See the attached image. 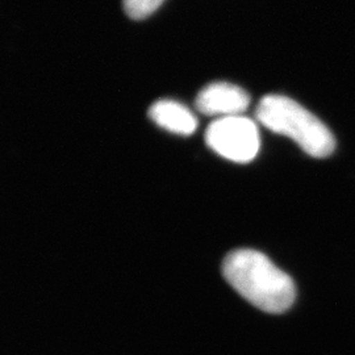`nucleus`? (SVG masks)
I'll return each mask as SVG.
<instances>
[{"mask_svg": "<svg viewBox=\"0 0 355 355\" xmlns=\"http://www.w3.org/2000/svg\"><path fill=\"white\" fill-rule=\"evenodd\" d=\"M223 274L242 297L267 313H283L295 302L296 288L291 277L257 250L239 249L229 253Z\"/></svg>", "mask_w": 355, "mask_h": 355, "instance_id": "nucleus-1", "label": "nucleus"}, {"mask_svg": "<svg viewBox=\"0 0 355 355\" xmlns=\"http://www.w3.org/2000/svg\"><path fill=\"white\" fill-rule=\"evenodd\" d=\"M255 117L263 127L290 137L315 158H327L336 149V139L329 128L287 96L266 95L258 103Z\"/></svg>", "mask_w": 355, "mask_h": 355, "instance_id": "nucleus-2", "label": "nucleus"}, {"mask_svg": "<svg viewBox=\"0 0 355 355\" xmlns=\"http://www.w3.org/2000/svg\"><path fill=\"white\" fill-rule=\"evenodd\" d=\"M207 145L229 161L246 164L259 152V133L253 120L242 114L216 119L205 130Z\"/></svg>", "mask_w": 355, "mask_h": 355, "instance_id": "nucleus-3", "label": "nucleus"}, {"mask_svg": "<svg viewBox=\"0 0 355 355\" xmlns=\"http://www.w3.org/2000/svg\"><path fill=\"white\" fill-rule=\"evenodd\" d=\"M249 104V94L241 87L227 82H215L205 86L195 101L199 112L205 116H217L218 119L242 114Z\"/></svg>", "mask_w": 355, "mask_h": 355, "instance_id": "nucleus-4", "label": "nucleus"}, {"mask_svg": "<svg viewBox=\"0 0 355 355\" xmlns=\"http://www.w3.org/2000/svg\"><path fill=\"white\" fill-rule=\"evenodd\" d=\"M149 117L158 127L182 136H190L198 128L196 117L186 105L168 99L154 103Z\"/></svg>", "mask_w": 355, "mask_h": 355, "instance_id": "nucleus-5", "label": "nucleus"}, {"mask_svg": "<svg viewBox=\"0 0 355 355\" xmlns=\"http://www.w3.org/2000/svg\"><path fill=\"white\" fill-rule=\"evenodd\" d=\"M164 0H123L124 10L133 20H142L155 12Z\"/></svg>", "mask_w": 355, "mask_h": 355, "instance_id": "nucleus-6", "label": "nucleus"}]
</instances>
